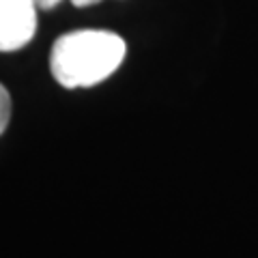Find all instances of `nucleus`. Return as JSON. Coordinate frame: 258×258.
Here are the masks:
<instances>
[{"mask_svg":"<svg viewBox=\"0 0 258 258\" xmlns=\"http://www.w3.org/2000/svg\"><path fill=\"white\" fill-rule=\"evenodd\" d=\"M125 41L108 30H76L56 39L50 71L64 88H86L103 82L120 67Z\"/></svg>","mask_w":258,"mask_h":258,"instance_id":"obj_1","label":"nucleus"},{"mask_svg":"<svg viewBox=\"0 0 258 258\" xmlns=\"http://www.w3.org/2000/svg\"><path fill=\"white\" fill-rule=\"evenodd\" d=\"M35 28V0H0V52H15L30 43Z\"/></svg>","mask_w":258,"mask_h":258,"instance_id":"obj_2","label":"nucleus"},{"mask_svg":"<svg viewBox=\"0 0 258 258\" xmlns=\"http://www.w3.org/2000/svg\"><path fill=\"white\" fill-rule=\"evenodd\" d=\"M9 118H11V95L0 84V134L9 125Z\"/></svg>","mask_w":258,"mask_h":258,"instance_id":"obj_3","label":"nucleus"},{"mask_svg":"<svg viewBox=\"0 0 258 258\" xmlns=\"http://www.w3.org/2000/svg\"><path fill=\"white\" fill-rule=\"evenodd\" d=\"M37 7H41V9H52V7H56L60 3V0H35Z\"/></svg>","mask_w":258,"mask_h":258,"instance_id":"obj_4","label":"nucleus"},{"mask_svg":"<svg viewBox=\"0 0 258 258\" xmlns=\"http://www.w3.org/2000/svg\"><path fill=\"white\" fill-rule=\"evenodd\" d=\"M76 7H91V5H97V3H101V0H71Z\"/></svg>","mask_w":258,"mask_h":258,"instance_id":"obj_5","label":"nucleus"}]
</instances>
